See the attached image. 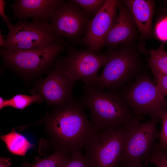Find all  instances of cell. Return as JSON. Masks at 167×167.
<instances>
[{
    "instance_id": "obj_1",
    "label": "cell",
    "mask_w": 167,
    "mask_h": 167,
    "mask_svg": "<svg viewBox=\"0 0 167 167\" xmlns=\"http://www.w3.org/2000/svg\"><path fill=\"white\" fill-rule=\"evenodd\" d=\"M80 100L73 97L56 107L42 120L55 149L70 154L81 150L100 131L88 118Z\"/></svg>"
},
{
    "instance_id": "obj_2",
    "label": "cell",
    "mask_w": 167,
    "mask_h": 167,
    "mask_svg": "<svg viewBox=\"0 0 167 167\" xmlns=\"http://www.w3.org/2000/svg\"><path fill=\"white\" fill-rule=\"evenodd\" d=\"M84 89L80 100L100 131L119 128L135 118L118 91H104L85 85Z\"/></svg>"
},
{
    "instance_id": "obj_3",
    "label": "cell",
    "mask_w": 167,
    "mask_h": 167,
    "mask_svg": "<svg viewBox=\"0 0 167 167\" xmlns=\"http://www.w3.org/2000/svg\"><path fill=\"white\" fill-rule=\"evenodd\" d=\"M107 59L94 87L118 91L131 82L142 71V61L136 44H123L108 48Z\"/></svg>"
},
{
    "instance_id": "obj_4",
    "label": "cell",
    "mask_w": 167,
    "mask_h": 167,
    "mask_svg": "<svg viewBox=\"0 0 167 167\" xmlns=\"http://www.w3.org/2000/svg\"><path fill=\"white\" fill-rule=\"evenodd\" d=\"M119 92L135 117L148 115L159 122L167 113V99L160 93L145 71H142Z\"/></svg>"
},
{
    "instance_id": "obj_5",
    "label": "cell",
    "mask_w": 167,
    "mask_h": 167,
    "mask_svg": "<svg viewBox=\"0 0 167 167\" xmlns=\"http://www.w3.org/2000/svg\"><path fill=\"white\" fill-rule=\"evenodd\" d=\"M65 41H55L44 47L26 50H0L6 66L26 75L40 73L51 67L59 55L67 48Z\"/></svg>"
},
{
    "instance_id": "obj_6",
    "label": "cell",
    "mask_w": 167,
    "mask_h": 167,
    "mask_svg": "<svg viewBox=\"0 0 167 167\" xmlns=\"http://www.w3.org/2000/svg\"><path fill=\"white\" fill-rule=\"evenodd\" d=\"M143 117H135L125 125L121 165L132 161H140L143 163L151 153L159 137L160 132L157 128L158 122L150 118L141 123Z\"/></svg>"
},
{
    "instance_id": "obj_7",
    "label": "cell",
    "mask_w": 167,
    "mask_h": 167,
    "mask_svg": "<svg viewBox=\"0 0 167 167\" xmlns=\"http://www.w3.org/2000/svg\"><path fill=\"white\" fill-rule=\"evenodd\" d=\"M125 129L99 131L87 143L84 154L94 167H120Z\"/></svg>"
},
{
    "instance_id": "obj_8",
    "label": "cell",
    "mask_w": 167,
    "mask_h": 167,
    "mask_svg": "<svg viewBox=\"0 0 167 167\" xmlns=\"http://www.w3.org/2000/svg\"><path fill=\"white\" fill-rule=\"evenodd\" d=\"M8 29L7 38L0 50H29L44 47L55 41H65L54 35L49 22L20 20Z\"/></svg>"
},
{
    "instance_id": "obj_9",
    "label": "cell",
    "mask_w": 167,
    "mask_h": 167,
    "mask_svg": "<svg viewBox=\"0 0 167 167\" xmlns=\"http://www.w3.org/2000/svg\"><path fill=\"white\" fill-rule=\"evenodd\" d=\"M67 56L57 61L64 74L75 84L79 80L84 85L93 86L97 79V73L105 63L104 54H96L88 49L79 50L70 46Z\"/></svg>"
},
{
    "instance_id": "obj_10",
    "label": "cell",
    "mask_w": 167,
    "mask_h": 167,
    "mask_svg": "<svg viewBox=\"0 0 167 167\" xmlns=\"http://www.w3.org/2000/svg\"><path fill=\"white\" fill-rule=\"evenodd\" d=\"M91 16L72 0L65 1L53 15L50 23L54 35L68 44L81 42Z\"/></svg>"
},
{
    "instance_id": "obj_11",
    "label": "cell",
    "mask_w": 167,
    "mask_h": 167,
    "mask_svg": "<svg viewBox=\"0 0 167 167\" xmlns=\"http://www.w3.org/2000/svg\"><path fill=\"white\" fill-rule=\"evenodd\" d=\"M120 0H106L101 10L91 20L81 43L92 52L99 54L105 38L117 16Z\"/></svg>"
},
{
    "instance_id": "obj_12",
    "label": "cell",
    "mask_w": 167,
    "mask_h": 167,
    "mask_svg": "<svg viewBox=\"0 0 167 167\" xmlns=\"http://www.w3.org/2000/svg\"><path fill=\"white\" fill-rule=\"evenodd\" d=\"M75 84L65 76L57 61L50 73L38 83L32 93L39 94L48 104L57 107L74 97L72 93Z\"/></svg>"
},
{
    "instance_id": "obj_13",
    "label": "cell",
    "mask_w": 167,
    "mask_h": 167,
    "mask_svg": "<svg viewBox=\"0 0 167 167\" xmlns=\"http://www.w3.org/2000/svg\"><path fill=\"white\" fill-rule=\"evenodd\" d=\"M118 14L107 35L104 46L112 48L123 44H136L139 33L130 12L120 1L118 5Z\"/></svg>"
},
{
    "instance_id": "obj_14",
    "label": "cell",
    "mask_w": 167,
    "mask_h": 167,
    "mask_svg": "<svg viewBox=\"0 0 167 167\" xmlns=\"http://www.w3.org/2000/svg\"><path fill=\"white\" fill-rule=\"evenodd\" d=\"M64 0H15L11 5L14 15L12 20H26L29 18L42 22L51 21Z\"/></svg>"
},
{
    "instance_id": "obj_15",
    "label": "cell",
    "mask_w": 167,
    "mask_h": 167,
    "mask_svg": "<svg viewBox=\"0 0 167 167\" xmlns=\"http://www.w3.org/2000/svg\"><path fill=\"white\" fill-rule=\"evenodd\" d=\"M120 1L131 14L138 28L140 40H147L153 35L152 21L154 2L152 0H123Z\"/></svg>"
},
{
    "instance_id": "obj_16",
    "label": "cell",
    "mask_w": 167,
    "mask_h": 167,
    "mask_svg": "<svg viewBox=\"0 0 167 167\" xmlns=\"http://www.w3.org/2000/svg\"><path fill=\"white\" fill-rule=\"evenodd\" d=\"M140 46L141 53L148 54L147 60L148 67L151 69L155 79L162 76H167V52L164 50V45L162 44L157 49L147 50Z\"/></svg>"
},
{
    "instance_id": "obj_17",
    "label": "cell",
    "mask_w": 167,
    "mask_h": 167,
    "mask_svg": "<svg viewBox=\"0 0 167 167\" xmlns=\"http://www.w3.org/2000/svg\"><path fill=\"white\" fill-rule=\"evenodd\" d=\"M0 138L5 143L8 151L14 155L24 157L29 150L35 147V144L14 128L7 134L1 136Z\"/></svg>"
},
{
    "instance_id": "obj_18",
    "label": "cell",
    "mask_w": 167,
    "mask_h": 167,
    "mask_svg": "<svg viewBox=\"0 0 167 167\" xmlns=\"http://www.w3.org/2000/svg\"><path fill=\"white\" fill-rule=\"evenodd\" d=\"M71 154L61 149L56 148L50 155L43 158L37 156L36 161L30 164L25 161L22 167H64Z\"/></svg>"
},
{
    "instance_id": "obj_19",
    "label": "cell",
    "mask_w": 167,
    "mask_h": 167,
    "mask_svg": "<svg viewBox=\"0 0 167 167\" xmlns=\"http://www.w3.org/2000/svg\"><path fill=\"white\" fill-rule=\"evenodd\" d=\"M41 96L37 93H32L31 96L19 94L9 99L5 100L0 97V109L6 107H11L22 110L32 104L39 103L43 101Z\"/></svg>"
},
{
    "instance_id": "obj_20",
    "label": "cell",
    "mask_w": 167,
    "mask_h": 167,
    "mask_svg": "<svg viewBox=\"0 0 167 167\" xmlns=\"http://www.w3.org/2000/svg\"><path fill=\"white\" fill-rule=\"evenodd\" d=\"M151 163L156 167H167V149L161 148L156 143L144 164Z\"/></svg>"
},
{
    "instance_id": "obj_21",
    "label": "cell",
    "mask_w": 167,
    "mask_h": 167,
    "mask_svg": "<svg viewBox=\"0 0 167 167\" xmlns=\"http://www.w3.org/2000/svg\"><path fill=\"white\" fill-rule=\"evenodd\" d=\"M90 16H94L102 8L106 0H72Z\"/></svg>"
},
{
    "instance_id": "obj_22",
    "label": "cell",
    "mask_w": 167,
    "mask_h": 167,
    "mask_svg": "<svg viewBox=\"0 0 167 167\" xmlns=\"http://www.w3.org/2000/svg\"><path fill=\"white\" fill-rule=\"evenodd\" d=\"M64 167H94L81 150L71 154Z\"/></svg>"
},
{
    "instance_id": "obj_23",
    "label": "cell",
    "mask_w": 167,
    "mask_h": 167,
    "mask_svg": "<svg viewBox=\"0 0 167 167\" xmlns=\"http://www.w3.org/2000/svg\"><path fill=\"white\" fill-rule=\"evenodd\" d=\"M155 33L160 40L167 41V17L161 19L156 24Z\"/></svg>"
},
{
    "instance_id": "obj_24",
    "label": "cell",
    "mask_w": 167,
    "mask_h": 167,
    "mask_svg": "<svg viewBox=\"0 0 167 167\" xmlns=\"http://www.w3.org/2000/svg\"><path fill=\"white\" fill-rule=\"evenodd\" d=\"M162 121V128L158 137V144L161 148L167 149V113L164 116Z\"/></svg>"
},
{
    "instance_id": "obj_25",
    "label": "cell",
    "mask_w": 167,
    "mask_h": 167,
    "mask_svg": "<svg viewBox=\"0 0 167 167\" xmlns=\"http://www.w3.org/2000/svg\"><path fill=\"white\" fill-rule=\"evenodd\" d=\"M156 88L160 93L165 97L167 96V76H162L155 79Z\"/></svg>"
},
{
    "instance_id": "obj_26",
    "label": "cell",
    "mask_w": 167,
    "mask_h": 167,
    "mask_svg": "<svg viewBox=\"0 0 167 167\" xmlns=\"http://www.w3.org/2000/svg\"><path fill=\"white\" fill-rule=\"evenodd\" d=\"M6 4V3L4 0H0V16L2 17L8 28L11 26L12 24L11 23L9 17L5 14Z\"/></svg>"
},
{
    "instance_id": "obj_27",
    "label": "cell",
    "mask_w": 167,
    "mask_h": 167,
    "mask_svg": "<svg viewBox=\"0 0 167 167\" xmlns=\"http://www.w3.org/2000/svg\"><path fill=\"white\" fill-rule=\"evenodd\" d=\"M10 158L1 157L0 158V167H10L11 163Z\"/></svg>"
},
{
    "instance_id": "obj_28",
    "label": "cell",
    "mask_w": 167,
    "mask_h": 167,
    "mask_svg": "<svg viewBox=\"0 0 167 167\" xmlns=\"http://www.w3.org/2000/svg\"><path fill=\"white\" fill-rule=\"evenodd\" d=\"M143 164L141 161H135L128 162L123 166L124 167H143Z\"/></svg>"
},
{
    "instance_id": "obj_29",
    "label": "cell",
    "mask_w": 167,
    "mask_h": 167,
    "mask_svg": "<svg viewBox=\"0 0 167 167\" xmlns=\"http://www.w3.org/2000/svg\"><path fill=\"white\" fill-rule=\"evenodd\" d=\"M0 46L2 47L5 43V40L4 38L5 36H2L1 34L2 31L0 30Z\"/></svg>"
},
{
    "instance_id": "obj_30",
    "label": "cell",
    "mask_w": 167,
    "mask_h": 167,
    "mask_svg": "<svg viewBox=\"0 0 167 167\" xmlns=\"http://www.w3.org/2000/svg\"><path fill=\"white\" fill-rule=\"evenodd\" d=\"M165 2H166V4L167 5V1H166Z\"/></svg>"
},
{
    "instance_id": "obj_31",
    "label": "cell",
    "mask_w": 167,
    "mask_h": 167,
    "mask_svg": "<svg viewBox=\"0 0 167 167\" xmlns=\"http://www.w3.org/2000/svg\"><path fill=\"white\" fill-rule=\"evenodd\" d=\"M120 167H123V166H120Z\"/></svg>"
}]
</instances>
